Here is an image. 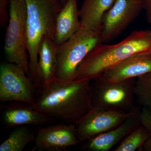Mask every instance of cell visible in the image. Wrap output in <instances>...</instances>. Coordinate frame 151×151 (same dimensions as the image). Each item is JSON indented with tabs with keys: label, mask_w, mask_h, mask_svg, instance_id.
Segmentation results:
<instances>
[{
	"label": "cell",
	"mask_w": 151,
	"mask_h": 151,
	"mask_svg": "<svg viewBox=\"0 0 151 151\" xmlns=\"http://www.w3.org/2000/svg\"><path fill=\"white\" fill-rule=\"evenodd\" d=\"M151 72V52L135 55L105 71L100 77L111 82L137 78Z\"/></svg>",
	"instance_id": "7c38bea8"
},
{
	"label": "cell",
	"mask_w": 151,
	"mask_h": 151,
	"mask_svg": "<svg viewBox=\"0 0 151 151\" xmlns=\"http://www.w3.org/2000/svg\"><path fill=\"white\" fill-rule=\"evenodd\" d=\"M149 32L135 31L119 43L98 45L79 65L74 81H92L130 57L151 52Z\"/></svg>",
	"instance_id": "7a4b0ae2"
},
{
	"label": "cell",
	"mask_w": 151,
	"mask_h": 151,
	"mask_svg": "<svg viewBox=\"0 0 151 151\" xmlns=\"http://www.w3.org/2000/svg\"><path fill=\"white\" fill-rule=\"evenodd\" d=\"M138 151H151V137L149 136L142 146Z\"/></svg>",
	"instance_id": "603a6c76"
},
{
	"label": "cell",
	"mask_w": 151,
	"mask_h": 151,
	"mask_svg": "<svg viewBox=\"0 0 151 151\" xmlns=\"http://www.w3.org/2000/svg\"><path fill=\"white\" fill-rule=\"evenodd\" d=\"M149 35L151 37V30H149Z\"/></svg>",
	"instance_id": "d4e9b609"
},
{
	"label": "cell",
	"mask_w": 151,
	"mask_h": 151,
	"mask_svg": "<svg viewBox=\"0 0 151 151\" xmlns=\"http://www.w3.org/2000/svg\"><path fill=\"white\" fill-rule=\"evenodd\" d=\"M143 8L145 10L147 20L151 24V0H142Z\"/></svg>",
	"instance_id": "7402d4cb"
},
{
	"label": "cell",
	"mask_w": 151,
	"mask_h": 151,
	"mask_svg": "<svg viewBox=\"0 0 151 151\" xmlns=\"http://www.w3.org/2000/svg\"><path fill=\"white\" fill-rule=\"evenodd\" d=\"M91 83L73 81L62 83L54 80L47 87H42L35 108L56 121L75 125L92 109Z\"/></svg>",
	"instance_id": "6da1fadb"
},
{
	"label": "cell",
	"mask_w": 151,
	"mask_h": 151,
	"mask_svg": "<svg viewBox=\"0 0 151 151\" xmlns=\"http://www.w3.org/2000/svg\"><path fill=\"white\" fill-rule=\"evenodd\" d=\"M102 43L101 30L81 28L69 39L58 46L54 80L62 83L74 81L81 63L95 47Z\"/></svg>",
	"instance_id": "277c9868"
},
{
	"label": "cell",
	"mask_w": 151,
	"mask_h": 151,
	"mask_svg": "<svg viewBox=\"0 0 151 151\" xmlns=\"http://www.w3.org/2000/svg\"><path fill=\"white\" fill-rule=\"evenodd\" d=\"M27 45L29 57L28 76L36 88L42 86L38 68V52L43 37L55 40L57 17L62 5L59 0H25Z\"/></svg>",
	"instance_id": "3957f363"
},
{
	"label": "cell",
	"mask_w": 151,
	"mask_h": 151,
	"mask_svg": "<svg viewBox=\"0 0 151 151\" xmlns=\"http://www.w3.org/2000/svg\"><path fill=\"white\" fill-rule=\"evenodd\" d=\"M136 80L131 78L111 82L100 77L93 79L90 89L91 108L123 112L135 110Z\"/></svg>",
	"instance_id": "5b68a950"
},
{
	"label": "cell",
	"mask_w": 151,
	"mask_h": 151,
	"mask_svg": "<svg viewBox=\"0 0 151 151\" xmlns=\"http://www.w3.org/2000/svg\"><path fill=\"white\" fill-rule=\"evenodd\" d=\"M143 9L142 0H116L103 18L101 28L103 43L119 37Z\"/></svg>",
	"instance_id": "9c48e42d"
},
{
	"label": "cell",
	"mask_w": 151,
	"mask_h": 151,
	"mask_svg": "<svg viewBox=\"0 0 151 151\" xmlns=\"http://www.w3.org/2000/svg\"><path fill=\"white\" fill-rule=\"evenodd\" d=\"M35 136L26 126L12 132L9 138L0 145V151H22L27 145L34 141Z\"/></svg>",
	"instance_id": "e0dca14e"
},
{
	"label": "cell",
	"mask_w": 151,
	"mask_h": 151,
	"mask_svg": "<svg viewBox=\"0 0 151 151\" xmlns=\"http://www.w3.org/2000/svg\"><path fill=\"white\" fill-rule=\"evenodd\" d=\"M9 4V0H0V24L4 28L8 24L9 14L7 8Z\"/></svg>",
	"instance_id": "44dd1931"
},
{
	"label": "cell",
	"mask_w": 151,
	"mask_h": 151,
	"mask_svg": "<svg viewBox=\"0 0 151 151\" xmlns=\"http://www.w3.org/2000/svg\"><path fill=\"white\" fill-rule=\"evenodd\" d=\"M4 129L19 126L36 125L45 126L56 122L32 105L13 102L2 107Z\"/></svg>",
	"instance_id": "8fae6325"
},
{
	"label": "cell",
	"mask_w": 151,
	"mask_h": 151,
	"mask_svg": "<svg viewBox=\"0 0 151 151\" xmlns=\"http://www.w3.org/2000/svg\"><path fill=\"white\" fill-rule=\"evenodd\" d=\"M35 88L28 76L18 65L8 62L1 63L0 67L1 102H21L35 108Z\"/></svg>",
	"instance_id": "52a82bcc"
},
{
	"label": "cell",
	"mask_w": 151,
	"mask_h": 151,
	"mask_svg": "<svg viewBox=\"0 0 151 151\" xmlns=\"http://www.w3.org/2000/svg\"><path fill=\"white\" fill-rule=\"evenodd\" d=\"M104 111L92 108L75 124L79 143L86 142L92 138L119 126L135 113Z\"/></svg>",
	"instance_id": "ba28073f"
},
{
	"label": "cell",
	"mask_w": 151,
	"mask_h": 151,
	"mask_svg": "<svg viewBox=\"0 0 151 151\" xmlns=\"http://www.w3.org/2000/svg\"><path fill=\"white\" fill-rule=\"evenodd\" d=\"M140 124L147 131L151 137V109L142 108L140 112Z\"/></svg>",
	"instance_id": "ffe728a7"
},
{
	"label": "cell",
	"mask_w": 151,
	"mask_h": 151,
	"mask_svg": "<svg viewBox=\"0 0 151 151\" xmlns=\"http://www.w3.org/2000/svg\"><path fill=\"white\" fill-rule=\"evenodd\" d=\"M9 14L4 46L7 60L18 65L28 76L29 62L27 45L25 0H9Z\"/></svg>",
	"instance_id": "8992f818"
},
{
	"label": "cell",
	"mask_w": 151,
	"mask_h": 151,
	"mask_svg": "<svg viewBox=\"0 0 151 151\" xmlns=\"http://www.w3.org/2000/svg\"><path fill=\"white\" fill-rule=\"evenodd\" d=\"M116 0H83L79 10L81 28L101 30L103 18Z\"/></svg>",
	"instance_id": "2e32d148"
},
{
	"label": "cell",
	"mask_w": 151,
	"mask_h": 151,
	"mask_svg": "<svg viewBox=\"0 0 151 151\" xmlns=\"http://www.w3.org/2000/svg\"><path fill=\"white\" fill-rule=\"evenodd\" d=\"M58 46L54 40L46 36L43 37L40 43L38 68L41 87L48 86L55 78Z\"/></svg>",
	"instance_id": "9a60e30c"
},
{
	"label": "cell",
	"mask_w": 151,
	"mask_h": 151,
	"mask_svg": "<svg viewBox=\"0 0 151 151\" xmlns=\"http://www.w3.org/2000/svg\"><path fill=\"white\" fill-rule=\"evenodd\" d=\"M140 109L119 126L86 142L83 150L89 151H108L124 139L128 134L140 125Z\"/></svg>",
	"instance_id": "4fadbf2b"
},
{
	"label": "cell",
	"mask_w": 151,
	"mask_h": 151,
	"mask_svg": "<svg viewBox=\"0 0 151 151\" xmlns=\"http://www.w3.org/2000/svg\"><path fill=\"white\" fill-rule=\"evenodd\" d=\"M135 94L140 106L151 109V72L136 78Z\"/></svg>",
	"instance_id": "d6986e66"
},
{
	"label": "cell",
	"mask_w": 151,
	"mask_h": 151,
	"mask_svg": "<svg viewBox=\"0 0 151 151\" xmlns=\"http://www.w3.org/2000/svg\"><path fill=\"white\" fill-rule=\"evenodd\" d=\"M150 135L142 125L136 129L125 137L114 151L138 150L148 138Z\"/></svg>",
	"instance_id": "ac0fdd59"
},
{
	"label": "cell",
	"mask_w": 151,
	"mask_h": 151,
	"mask_svg": "<svg viewBox=\"0 0 151 151\" xmlns=\"http://www.w3.org/2000/svg\"><path fill=\"white\" fill-rule=\"evenodd\" d=\"M59 1H60V3H61V4L63 6L67 1V0H59Z\"/></svg>",
	"instance_id": "cb8c5ba5"
},
{
	"label": "cell",
	"mask_w": 151,
	"mask_h": 151,
	"mask_svg": "<svg viewBox=\"0 0 151 151\" xmlns=\"http://www.w3.org/2000/svg\"><path fill=\"white\" fill-rule=\"evenodd\" d=\"M81 28L77 0H67L57 17L55 41L58 45L69 39Z\"/></svg>",
	"instance_id": "5bb4252c"
},
{
	"label": "cell",
	"mask_w": 151,
	"mask_h": 151,
	"mask_svg": "<svg viewBox=\"0 0 151 151\" xmlns=\"http://www.w3.org/2000/svg\"><path fill=\"white\" fill-rule=\"evenodd\" d=\"M34 141L33 151H65L79 143L75 125L68 123L40 127Z\"/></svg>",
	"instance_id": "30bf717a"
}]
</instances>
